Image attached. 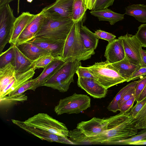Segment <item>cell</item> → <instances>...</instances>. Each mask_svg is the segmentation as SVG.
I'll return each mask as SVG.
<instances>
[{
	"label": "cell",
	"instance_id": "cell-1",
	"mask_svg": "<svg viewBox=\"0 0 146 146\" xmlns=\"http://www.w3.org/2000/svg\"><path fill=\"white\" fill-rule=\"evenodd\" d=\"M107 118L104 129L96 136L87 137L76 128L69 131L68 137L75 144L118 145L120 141L138 133L134 119L129 111L120 112Z\"/></svg>",
	"mask_w": 146,
	"mask_h": 146
},
{
	"label": "cell",
	"instance_id": "cell-2",
	"mask_svg": "<svg viewBox=\"0 0 146 146\" xmlns=\"http://www.w3.org/2000/svg\"><path fill=\"white\" fill-rule=\"evenodd\" d=\"M81 21L75 22L65 40L62 57L66 61L71 58L78 61L86 60L95 53L88 50L83 43L80 34Z\"/></svg>",
	"mask_w": 146,
	"mask_h": 146
},
{
	"label": "cell",
	"instance_id": "cell-3",
	"mask_svg": "<svg viewBox=\"0 0 146 146\" xmlns=\"http://www.w3.org/2000/svg\"><path fill=\"white\" fill-rule=\"evenodd\" d=\"M81 65V61L71 58L51 77L43 84L42 86L48 87L61 92H67L78 68Z\"/></svg>",
	"mask_w": 146,
	"mask_h": 146
},
{
	"label": "cell",
	"instance_id": "cell-4",
	"mask_svg": "<svg viewBox=\"0 0 146 146\" xmlns=\"http://www.w3.org/2000/svg\"><path fill=\"white\" fill-rule=\"evenodd\" d=\"M74 22L70 19H56L46 16L40 30L34 38L65 40Z\"/></svg>",
	"mask_w": 146,
	"mask_h": 146
},
{
	"label": "cell",
	"instance_id": "cell-5",
	"mask_svg": "<svg viewBox=\"0 0 146 146\" xmlns=\"http://www.w3.org/2000/svg\"><path fill=\"white\" fill-rule=\"evenodd\" d=\"M86 68L95 79L107 89L126 82L118 70L107 61L96 62Z\"/></svg>",
	"mask_w": 146,
	"mask_h": 146
},
{
	"label": "cell",
	"instance_id": "cell-6",
	"mask_svg": "<svg viewBox=\"0 0 146 146\" xmlns=\"http://www.w3.org/2000/svg\"><path fill=\"white\" fill-rule=\"evenodd\" d=\"M24 122L29 126L59 135L68 137L69 131L66 125L47 113H38L29 118Z\"/></svg>",
	"mask_w": 146,
	"mask_h": 146
},
{
	"label": "cell",
	"instance_id": "cell-7",
	"mask_svg": "<svg viewBox=\"0 0 146 146\" xmlns=\"http://www.w3.org/2000/svg\"><path fill=\"white\" fill-rule=\"evenodd\" d=\"M91 107V99L87 95L74 93L60 99L54 108L58 115L64 113L78 114Z\"/></svg>",
	"mask_w": 146,
	"mask_h": 146
},
{
	"label": "cell",
	"instance_id": "cell-8",
	"mask_svg": "<svg viewBox=\"0 0 146 146\" xmlns=\"http://www.w3.org/2000/svg\"><path fill=\"white\" fill-rule=\"evenodd\" d=\"M16 18L9 4L0 6V54L10 41Z\"/></svg>",
	"mask_w": 146,
	"mask_h": 146
},
{
	"label": "cell",
	"instance_id": "cell-9",
	"mask_svg": "<svg viewBox=\"0 0 146 146\" xmlns=\"http://www.w3.org/2000/svg\"><path fill=\"white\" fill-rule=\"evenodd\" d=\"M118 38L123 42L125 56L130 62L141 66L142 62L141 57L142 45L136 36L127 33Z\"/></svg>",
	"mask_w": 146,
	"mask_h": 146
},
{
	"label": "cell",
	"instance_id": "cell-10",
	"mask_svg": "<svg viewBox=\"0 0 146 146\" xmlns=\"http://www.w3.org/2000/svg\"><path fill=\"white\" fill-rule=\"evenodd\" d=\"M11 121L14 124L28 133L42 140H46L49 142H55L62 144H75L67 137L52 133L35 127L27 125L23 121L15 119H12Z\"/></svg>",
	"mask_w": 146,
	"mask_h": 146
},
{
	"label": "cell",
	"instance_id": "cell-11",
	"mask_svg": "<svg viewBox=\"0 0 146 146\" xmlns=\"http://www.w3.org/2000/svg\"><path fill=\"white\" fill-rule=\"evenodd\" d=\"M74 1L56 0L43 9L46 16L58 19H72Z\"/></svg>",
	"mask_w": 146,
	"mask_h": 146
},
{
	"label": "cell",
	"instance_id": "cell-12",
	"mask_svg": "<svg viewBox=\"0 0 146 146\" xmlns=\"http://www.w3.org/2000/svg\"><path fill=\"white\" fill-rule=\"evenodd\" d=\"M77 85L94 98H104L107 93L108 89L94 79L78 77Z\"/></svg>",
	"mask_w": 146,
	"mask_h": 146
},
{
	"label": "cell",
	"instance_id": "cell-13",
	"mask_svg": "<svg viewBox=\"0 0 146 146\" xmlns=\"http://www.w3.org/2000/svg\"><path fill=\"white\" fill-rule=\"evenodd\" d=\"M38 14L37 16L21 33L16 42V45L28 42L35 38L40 30L46 16L43 9Z\"/></svg>",
	"mask_w": 146,
	"mask_h": 146
},
{
	"label": "cell",
	"instance_id": "cell-14",
	"mask_svg": "<svg viewBox=\"0 0 146 146\" xmlns=\"http://www.w3.org/2000/svg\"><path fill=\"white\" fill-rule=\"evenodd\" d=\"M107 120V118L94 117L88 121L78 123L76 128L87 137L95 136L103 131Z\"/></svg>",
	"mask_w": 146,
	"mask_h": 146
},
{
	"label": "cell",
	"instance_id": "cell-15",
	"mask_svg": "<svg viewBox=\"0 0 146 146\" xmlns=\"http://www.w3.org/2000/svg\"><path fill=\"white\" fill-rule=\"evenodd\" d=\"M62 57L56 58L49 64L37 77L34 79V82L29 90L33 91L48 79L66 62Z\"/></svg>",
	"mask_w": 146,
	"mask_h": 146
},
{
	"label": "cell",
	"instance_id": "cell-16",
	"mask_svg": "<svg viewBox=\"0 0 146 146\" xmlns=\"http://www.w3.org/2000/svg\"><path fill=\"white\" fill-rule=\"evenodd\" d=\"M38 15V14H32L27 11L22 13L16 18L9 42L11 45H16V42L21 33Z\"/></svg>",
	"mask_w": 146,
	"mask_h": 146
},
{
	"label": "cell",
	"instance_id": "cell-17",
	"mask_svg": "<svg viewBox=\"0 0 146 146\" xmlns=\"http://www.w3.org/2000/svg\"><path fill=\"white\" fill-rule=\"evenodd\" d=\"M65 41L35 38L28 42L49 51L52 56L58 58L62 57Z\"/></svg>",
	"mask_w": 146,
	"mask_h": 146
},
{
	"label": "cell",
	"instance_id": "cell-18",
	"mask_svg": "<svg viewBox=\"0 0 146 146\" xmlns=\"http://www.w3.org/2000/svg\"><path fill=\"white\" fill-rule=\"evenodd\" d=\"M104 55L106 61L111 64L123 59L125 55L122 40L115 38L108 42Z\"/></svg>",
	"mask_w": 146,
	"mask_h": 146
},
{
	"label": "cell",
	"instance_id": "cell-19",
	"mask_svg": "<svg viewBox=\"0 0 146 146\" xmlns=\"http://www.w3.org/2000/svg\"><path fill=\"white\" fill-rule=\"evenodd\" d=\"M16 45L27 57L34 61L42 56L52 55L51 52L49 51L35 45L29 42Z\"/></svg>",
	"mask_w": 146,
	"mask_h": 146
},
{
	"label": "cell",
	"instance_id": "cell-20",
	"mask_svg": "<svg viewBox=\"0 0 146 146\" xmlns=\"http://www.w3.org/2000/svg\"><path fill=\"white\" fill-rule=\"evenodd\" d=\"M35 73V70L33 67L26 72L16 74L14 80L6 88V90L8 91L3 97L13 93L19 88L29 82L32 79Z\"/></svg>",
	"mask_w": 146,
	"mask_h": 146
},
{
	"label": "cell",
	"instance_id": "cell-21",
	"mask_svg": "<svg viewBox=\"0 0 146 146\" xmlns=\"http://www.w3.org/2000/svg\"><path fill=\"white\" fill-rule=\"evenodd\" d=\"M15 59L14 66L16 74L26 72L33 67L34 61L27 57L15 45Z\"/></svg>",
	"mask_w": 146,
	"mask_h": 146
},
{
	"label": "cell",
	"instance_id": "cell-22",
	"mask_svg": "<svg viewBox=\"0 0 146 146\" xmlns=\"http://www.w3.org/2000/svg\"><path fill=\"white\" fill-rule=\"evenodd\" d=\"M82 21L80 34L83 43L88 50L94 52L97 47L99 39L96 37L94 33L90 31L85 26L83 25L82 23H81Z\"/></svg>",
	"mask_w": 146,
	"mask_h": 146
},
{
	"label": "cell",
	"instance_id": "cell-23",
	"mask_svg": "<svg viewBox=\"0 0 146 146\" xmlns=\"http://www.w3.org/2000/svg\"><path fill=\"white\" fill-rule=\"evenodd\" d=\"M90 13L98 17L99 21H108L111 25H114L116 22L123 20L124 18V14L115 12L108 8L91 11Z\"/></svg>",
	"mask_w": 146,
	"mask_h": 146
},
{
	"label": "cell",
	"instance_id": "cell-24",
	"mask_svg": "<svg viewBox=\"0 0 146 146\" xmlns=\"http://www.w3.org/2000/svg\"><path fill=\"white\" fill-rule=\"evenodd\" d=\"M16 74L15 66L11 62L0 68V93L13 81Z\"/></svg>",
	"mask_w": 146,
	"mask_h": 146
},
{
	"label": "cell",
	"instance_id": "cell-25",
	"mask_svg": "<svg viewBox=\"0 0 146 146\" xmlns=\"http://www.w3.org/2000/svg\"><path fill=\"white\" fill-rule=\"evenodd\" d=\"M111 64L118 70L126 82L132 74L140 67L131 63L125 56L122 60Z\"/></svg>",
	"mask_w": 146,
	"mask_h": 146
},
{
	"label": "cell",
	"instance_id": "cell-26",
	"mask_svg": "<svg viewBox=\"0 0 146 146\" xmlns=\"http://www.w3.org/2000/svg\"><path fill=\"white\" fill-rule=\"evenodd\" d=\"M125 10L126 14L133 17L139 22L146 23V5L133 4L126 7Z\"/></svg>",
	"mask_w": 146,
	"mask_h": 146
},
{
	"label": "cell",
	"instance_id": "cell-27",
	"mask_svg": "<svg viewBox=\"0 0 146 146\" xmlns=\"http://www.w3.org/2000/svg\"><path fill=\"white\" fill-rule=\"evenodd\" d=\"M87 9L84 0H74L72 6V20L76 22L82 21Z\"/></svg>",
	"mask_w": 146,
	"mask_h": 146
},
{
	"label": "cell",
	"instance_id": "cell-28",
	"mask_svg": "<svg viewBox=\"0 0 146 146\" xmlns=\"http://www.w3.org/2000/svg\"><path fill=\"white\" fill-rule=\"evenodd\" d=\"M0 98L1 107H9L19 103L27 101L28 97L25 94L5 96Z\"/></svg>",
	"mask_w": 146,
	"mask_h": 146
},
{
	"label": "cell",
	"instance_id": "cell-29",
	"mask_svg": "<svg viewBox=\"0 0 146 146\" xmlns=\"http://www.w3.org/2000/svg\"><path fill=\"white\" fill-rule=\"evenodd\" d=\"M15 45H11L5 51L0 55V68L11 62L14 66L15 59Z\"/></svg>",
	"mask_w": 146,
	"mask_h": 146
},
{
	"label": "cell",
	"instance_id": "cell-30",
	"mask_svg": "<svg viewBox=\"0 0 146 146\" xmlns=\"http://www.w3.org/2000/svg\"><path fill=\"white\" fill-rule=\"evenodd\" d=\"M137 82V81H133L126 85L121 89L116 95L112 101L109 103L107 107L108 110L113 112H116L119 111L118 102L123 92L127 88L132 86Z\"/></svg>",
	"mask_w": 146,
	"mask_h": 146
},
{
	"label": "cell",
	"instance_id": "cell-31",
	"mask_svg": "<svg viewBox=\"0 0 146 146\" xmlns=\"http://www.w3.org/2000/svg\"><path fill=\"white\" fill-rule=\"evenodd\" d=\"M134 119L135 127L137 129L146 128V101L143 107Z\"/></svg>",
	"mask_w": 146,
	"mask_h": 146
},
{
	"label": "cell",
	"instance_id": "cell-32",
	"mask_svg": "<svg viewBox=\"0 0 146 146\" xmlns=\"http://www.w3.org/2000/svg\"><path fill=\"white\" fill-rule=\"evenodd\" d=\"M56 58H56L51 55L42 56L34 61L33 67L35 70L36 69L44 68Z\"/></svg>",
	"mask_w": 146,
	"mask_h": 146
},
{
	"label": "cell",
	"instance_id": "cell-33",
	"mask_svg": "<svg viewBox=\"0 0 146 146\" xmlns=\"http://www.w3.org/2000/svg\"><path fill=\"white\" fill-rule=\"evenodd\" d=\"M139 133L128 138L120 141L118 145H130L132 143L146 139V129H143Z\"/></svg>",
	"mask_w": 146,
	"mask_h": 146
},
{
	"label": "cell",
	"instance_id": "cell-34",
	"mask_svg": "<svg viewBox=\"0 0 146 146\" xmlns=\"http://www.w3.org/2000/svg\"><path fill=\"white\" fill-rule=\"evenodd\" d=\"M137 83V81L136 83L126 89L123 92L118 102L119 109L125 101L134 96L135 88Z\"/></svg>",
	"mask_w": 146,
	"mask_h": 146
},
{
	"label": "cell",
	"instance_id": "cell-35",
	"mask_svg": "<svg viewBox=\"0 0 146 146\" xmlns=\"http://www.w3.org/2000/svg\"><path fill=\"white\" fill-rule=\"evenodd\" d=\"M135 36L142 47H146V24L141 25L138 28Z\"/></svg>",
	"mask_w": 146,
	"mask_h": 146
},
{
	"label": "cell",
	"instance_id": "cell-36",
	"mask_svg": "<svg viewBox=\"0 0 146 146\" xmlns=\"http://www.w3.org/2000/svg\"><path fill=\"white\" fill-rule=\"evenodd\" d=\"M114 0H96L94 7L91 11H95L108 8L112 5Z\"/></svg>",
	"mask_w": 146,
	"mask_h": 146
},
{
	"label": "cell",
	"instance_id": "cell-37",
	"mask_svg": "<svg viewBox=\"0 0 146 146\" xmlns=\"http://www.w3.org/2000/svg\"><path fill=\"white\" fill-rule=\"evenodd\" d=\"M145 76H146V66H140L132 74L126 82H129L131 80L133 81Z\"/></svg>",
	"mask_w": 146,
	"mask_h": 146
},
{
	"label": "cell",
	"instance_id": "cell-38",
	"mask_svg": "<svg viewBox=\"0 0 146 146\" xmlns=\"http://www.w3.org/2000/svg\"><path fill=\"white\" fill-rule=\"evenodd\" d=\"M96 37L99 39H102L110 42L115 39L116 36L112 33L100 30H98L94 33Z\"/></svg>",
	"mask_w": 146,
	"mask_h": 146
},
{
	"label": "cell",
	"instance_id": "cell-39",
	"mask_svg": "<svg viewBox=\"0 0 146 146\" xmlns=\"http://www.w3.org/2000/svg\"><path fill=\"white\" fill-rule=\"evenodd\" d=\"M146 84V76L140 78L137 81L135 88L134 97L136 100L141 94Z\"/></svg>",
	"mask_w": 146,
	"mask_h": 146
},
{
	"label": "cell",
	"instance_id": "cell-40",
	"mask_svg": "<svg viewBox=\"0 0 146 146\" xmlns=\"http://www.w3.org/2000/svg\"><path fill=\"white\" fill-rule=\"evenodd\" d=\"M76 73L78 77L95 79L93 76L89 72L86 67L80 66L76 70Z\"/></svg>",
	"mask_w": 146,
	"mask_h": 146
},
{
	"label": "cell",
	"instance_id": "cell-41",
	"mask_svg": "<svg viewBox=\"0 0 146 146\" xmlns=\"http://www.w3.org/2000/svg\"><path fill=\"white\" fill-rule=\"evenodd\" d=\"M135 101L134 96L125 101L119 109L121 112H129L133 107L134 102Z\"/></svg>",
	"mask_w": 146,
	"mask_h": 146
},
{
	"label": "cell",
	"instance_id": "cell-42",
	"mask_svg": "<svg viewBox=\"0 0 146 146\" xmlns=\"http://www.w3.org/2000/svg\"><path fill=\"white\" fill-rule=\"evenodd\" d=\"M34 81V79H32L29 82L23 85L14 92L8 95V96H15L21 94L27 90H29L30 88L33 84Z\"/></svg>",
	"mask_w": 146,
	"mask_h": 146
},
{
	"label": "cell",
	"instance_id": "cell-43",
	"mask_svg": "<svg viewBox=\"0 0 146 146\" xmlns=\"http://www.w3.org/2000/svg\"><path fill=\"white\" fill-rule=\"evenodd\" d=\"M96 0H84V3L87 9L92 10L93 8Z\"/></svg>",
	"mask_w": 146,
	"mask_h": 146
},
{
	"label": "cell",
	"instance_id": "cell-44",
	"mask_svg": "<svg viewBox=\"0 0 146 146\" xmlns=\"http://www.w3.org/2000/svg\"><path fill=\"white\" fill-rule=\"evenodd\" d=\"M141 57L142 62V65L141 66H146V50H143L142 48L141 51Z\"/></svg>",
	"mask_w": 146,
	"mask_h": 146
},
{
	"label": "cell",
	"instance_id": "cell-45",
	"mask_svg": "<svg viewBox=\"0 0 146 146\" xmlns=\"http://www.w3.org/2000/svg\"><path fill=\"white\" fill-rule=\"evenodd\" d=\"M146 97V84L143 90L139 96L138 98L136 100V102L141 101Z\"/></svg>",
	"mask_w": 146,
	"mask_h": 146
},
{
	"label": "cell",
	"instance_id": "cell-46",
	"mask_svg": "<svg viewBox=\"0 0 146 146\" xmlns=\"http://www.w3.org/2000/svg\"><path fill=\"white\" fill-rule=\"evenodd\" d=\"M15 0H0V6H2L3 5L9 4L11 2L14 1ZM18 12H19V0L18 1Z\"/></svg>",
	"mask_w": 146,
	"mask_h": 146
},
{
	"label": "cell",
	"instance_id": "cell-47",
	"mask_svg": "<svg viewBox=\"0 0 146 146\" xmlns=\"http://www.w3.org/2000/svg\"><path fill=\"white\" fill-rule=\"evenodd\" d=\"M146 145V139L131 143L130 145Z\"/></svg>",
	"mask_w": 146,
	"mask_h": 146
},
{
	"label": "cell",
	"instance_id": "cell-48",
	"mask_svg": "<svg viewBox=\"0 0 146 146\" xmlns=\"http://www.w3.org/2000/svg\"><path fill=\"white\" fill-rule=\"evenodd\" d=\"M27 1L28 2L31 3L32 1L33 0H27Z\"/></svg>",
	"mask_w": 146,
	"mask_h": 146
},
{
	"label": "cell",
	"instance_id": "cell-49",
	"mask_svg": "<svg viewBox=\"0 0 146 146\" xmlns=\"http://www.w3.org/2000/svg\"></svg>",
	"mask_w": 146,
	"mask_h": 146
}]
</instances>
